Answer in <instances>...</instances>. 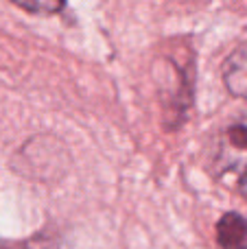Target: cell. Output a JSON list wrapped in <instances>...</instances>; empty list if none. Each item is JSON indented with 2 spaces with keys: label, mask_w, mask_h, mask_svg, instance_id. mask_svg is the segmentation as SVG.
Returning <instances> with one entry per match:
<instances>
[{
  "label": "cell",
  "mask_w": 247,
  "mask_h": 249,
  "mask_svg": "<svg viewBox=\"0 0 247 249\" xmlns=\"http://www.w3.org/2000/svg\"><path fill=\"white\" fill-rule=\"evenodd\" d=\"M9 2L37 16H55L66 7V0H9Z\"/></svg>",
  "instance_id": "277c9868"
},
{
  "label": "cell",
  "mask_w": 247,
  "mask_h": 249,
  "mask_svg": "<svg viewBox=\"0 0 247 249\" xmlns=\"http://www.w3.org/2000/svg\"><path fill=\"white\" fill-rule=\"evenodd\" d=\"M223 83L232 96L247 99V42L239 44L223 61Z\"/></svg>",
  "instance_id": "7a4b0ae2"
},
{
  "label": "cell",
  "mask_w": 247,
  "mask_h": 249,
  "mask_svg": "<svg viewBox=\"0 0 247 249\" xmlns=\"http://www.w3.org/2000/svg\"><path fill=\"white\" fill-rule=\"evenodd\" d=\"M0 249H57V241L53 234H35L29 241H4Z\"/></svg>",
  "instance_id": "5b68a950"
},
{
  "label": "cell",
  "mask_w": 247,
  "mask_h": 249,
  "mask_svg": "<svg viewBox=\"0 0 247 249\" xmlns=\"http://www.w3.org/2000/svg\"><path fill=\"white\" fill-rule=\"evenodd\" d=\"M212 171L219 177H239V193L247 199V112L219 133L212 151Z\"/></svg>",
  "instance_id": "6da1fadb"
},
{
  "label": "cell",
  "mask_w": 247,
  "mask_h": 249,
  "mask_svg": "<svg viewBox=\"0 0 247 249\" xmlns=\"http://www.w3.org/2000/svg\"><path fill=\"white\" fill-rule=\"evenodd\" d=\"M217 241L221 249H247V219L228 212L217 223Z\"/></svg>",
  "instance_id": "3957f363"
}]
</instances>
